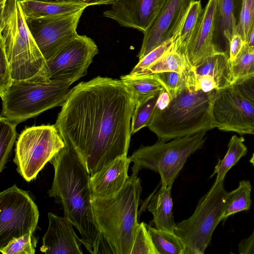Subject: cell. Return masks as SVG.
Returning <instances> with one entry per match:
<instances>
[{"label":"cell","mask_w":254,"mask_h":254,"mask_svg":"<svg viewBox=\"0 0 254 254\" xmlns=\"http://www.w3.org/2000/svg\"><path fill=\"white\" fill-rule=\"evenodd\" d=\"M224 181L213 184L199 199L192 214L176 224L174 232L181 240L185 254H203L213 233L222 221L226 196Z\"/></svg>","instance_id":"ba28073f"},{"label":"cell","mask_w":254,"mask_h":254,"mask_svg":"<svg viewBox=\"0 0 254 254\" xmlns=\"http://www.w3.org/2000/svg\"><path fill=\"white\" fill-rule=\"evenodd\" d=\"M193 69L197 75H208L216 82L218 89L233 83L229 57L225 52L215 54L202 61Z\"/></svg>","instance_id":"603a6c76"},{"label":"cell","mask_w":254,"mask_h":254,"mask_svg":"<svg viewBox=\"0 0 254 254\" xmlns=\"http://www.w3.org/2000/svg\"><path fill=\"white\" fill-rule=\"evenodd\" d=\"M172 46L173 39L172 38L157 47L139 60L129 74L136 75L145 69L170 50Z\"/></svg>","instance_id":"d590c367"},{"label":"cell","mask_w":254,"mask_h":254,"mask_svg":"<svg viewBox=\"0 0 254 254\" xmlns=\"http://www.w3.org/2000/svg\"><path fill=\"white\" fill-rule=\"evenodd\" d=\"M25 16L37 18L64 15L85 9L89 5L78 1L50 2L20 0Z\"/></svg>","instance_id":"ffe728a7"},{"label":"cell","mask_w":254,"mask_h":254,"mask_svg":"<svg viewBox=\"0 0 254 254\" xmlns=\"http://www.w3.org/2000/svg\"><path fill=\"white\" fill-rule=\"evenodd\" d=\"M206 132L141 146L129 156L132 174L137 175L143 169L152 170L160 175L161 187L172 188L188 158L202 147Z\"/></svg>","instance_id":"52a82bcc"},{"label":"cell","mask_w":254,"mask_h":254,"mask_svg":"<svg viewBox=\"0 0 254 254\" xmlns=\"http://www.w3.org/2000/svg\"><path fill=\"white\" fill-rule=\"evenodd\" d=\"M230 64L233 83L254 76V48L245 43L236 59Z\"/></svg>","instance_id":"f1b7e54d"},{"label":"cell","mask_w":254,"mask_h":254,"mask_svg":"<svg viewBox=\"0 0 254 254\" xmlns=\"http://www.w3.org/2000/svg\"><path fill=\"white\" fill-rule=\"evenodd\" d=\"M49 225L42 239L40 251L45 254H82L81 239L76 234L73 225L65 217L51 212L48 214Z\"/></svg>","instance_id":"e0dca14e"},{"label":"cell","mask_w":254,"mask_h":254,"mask_svg":"<svg viewBox=\"0 0 254 254\" xmlns=\"http://www.w3.org/2000/svg\"><path fill=\"white\" fill-rule=\"evenodd\" d=\"M39 213L28 193L14 185L0 193V248L12 239L33 234Z\"/></svg>","instance_id":"30bf717a"},{"label":"cell","mask_w":254,"mask_h":254,"mask_svg":"<svg viewBox=\"0 0 254 254\" xmlns=\"http://www.w3.org/2000/svg\"><path fill=\"white\" fill-rule=\"evenodd\" d=\"M36 244L33 234H26L12 239L0 251L3 254H34Z\"/></svg>","instance_id":"d6a6232c"},{"label":"cell","mask_w":254,"mask_h":254,"mask_svg":"<svg viewBox=\"0 0 254 254\" xmlns=\"http://www.w3.org/2000/svg\"><path fill=\"white\" fill-rule=\"evenodd\" d=\"M0 5V46L5 51L12 80L50 81L47 61L28 28L20 0H6Z\"/></svg>","instance_id":"277c9868"},{"label":"cell","mask_w":254,"mask_h":254,"mask_svg":"<svg viewBox=\"0 0 254 254\" xmlns=\"http://www.w3.org/2000/svg\"><path fill=\"white\" fill-rule=\"evenodd\" d=\"M141 192L140 179L132 174L115 195L107 198L91 196L95 224L108 254H130L139 224L138 208Z\"/></svg>","instance_id":"3957f363"},{"label":"cell","mask_w":254,"mask_h":254,"mask_svg":"<svg viewBox=\"0 0 254 254\" xmlns=\"http://www.w3.org/2000/svg\"><path fill=\"white\" fill-rule=\"evenodd\" d=\"M238 252L241 254H254V228L250 236L240 242Z\"/></svg>","instance_id":"60d3db41"},{"label":"cell","mask_w":254,"mask_h":254,"mask_svg":"<svg viewBox=\"0 0 254 254\" xmlns=\"http://www.w3.org/2000/svg\"><path fill=\"white\" fill-rule=\"evenodd\" d=\"M250 162L254 166V153H253V154L250 160Z\"/></svg>","instance_id":"f6af8a7d"},{"label":"cell","mask_w":254,"mask_h":254,"mask_svg":"<svg viewBox=\"0 0 254 254\" xmlns=\"http://www.w3.org/2000/svg\"><path fill=\"white\" fill-rule=\"evenodd\" d=\"M161 92L142 105L135 107L131 119V135L136 133L142 128L147 127Z\"/></svg>","instance_id":"4dcf8cb0"},{"label":"cell","mask_w":254,"mask_h":254,"mask_svg":"<svg viewBox=\"0 0 254 254\" xmlns=\"http://www.w3.org/2000/svg\"><path fill=\"white\" fill-rule=\"evenodd\" d=\"M0 96L11 86L13 82L11 69L5 51L0 46Z\"/></svg>","instance_id":"8d00e7d4"},{"label":"cell","mask_w":254,"mask_h":254,"mask_svg":"<svg viewBox=\"0 0 254 254\" xmlns=\"http://www.w3.org/2000/svg\"><path fill=\"white\" fill-rule=\"evenodd\" d=\"M211 115L215 127L224 131L242 132L254 126V105L234 84L217 90Z\"/></svg>","instance_id":"4fadbf2b"},{"label":"cell","mask_w":254,"mask_h":254,"mask_svg":"<svg viewBox=\"0 0 254 254\" xmlns=\"http://www.w3.org/2000/svg\"><path fill=\"white\" fill-rule=\"evenodd\" d=\"M192 67L186 55L173 50L172 47L158 60L136 75L151 74L167 71L182 73L187 67Z\"/></svg>","instance_id":"4316f807"},{"label":"cell","mask_w":254,"mask_h":254,"mask_svg":"<svg viewBox=\"0 0 254 254\" xmlns=\"http://www.w3.org/2000/svg\"><path fill=\"white\" fill-rule=\"evenodd\" d=\"M135 107L121 79L98 76L71 89L55 126L92 176L127 156Z\"/></svg>","instance_id":"6da1fadb"},{"label":"cell","mask_w":254,"mask_h":254,"mask_svg":"<svg viewBox=\"0 0 254 254\" xmlns=\"http://www.w3.org/2000/svg\"><path fill=\"white\" fill-rule=\"evenodd\" d=\"M254 24V0H242L237 31L247 43Z\"/></svg>","instance_id":"836d02e7"},{"label":"cell","mask_w":254,"mask_h":254,"mask_svg":"<svg viewBox=\"0 0 254 254\" xmlns=\"http://www.w3.org/2000/svg\"><path fill=\"white\" fill-rule=\"evenodd\" d=\"M17 124L1 115L0 117V172L4 169L16 138Z\"/></svg>","instance_id":"f546056e"},{"label":"cell","mask_w":254,"mask_h":254,"mask_svg":"<svg viewBox=\"0 0 254 254\" xmlns=\"http://www.w3.org/2000/svg\"><path fill=\"white\" fill-rule=\"evenodd\" d=\"M130 157L117 158L101 170L90 176L91 196L107 198L117 194L128 179Z\"/></svg>","instance_id":"ac0fdd59"},{"label":"cell","mask_w":254,"mask_h":254,"mask_svg":"<svg viewBox=\"0 0 254 254\" xmlns=\"http://www.w3.org/2000/svg\"><path fill=\"white\" fill-rule=\"evenodd\" d=\"M50 161L54 176L49 195L62 204L64 217L78 231L86 250L92 254H104V244L92 212L90 175L76 153L66 145Z\"/></svg>","instance_id":"7a4b0ae2"},{"label":"cell","mask_w":254,"mask_h":254,"mask_svg":"<svg viewBox=\"0 0 254 254\" xmlns=\"http://www.w3.org/2000/svg\"><path fill=\"white\" fill-rule=\"evenodd\" d=\"M50 2H62L67 1H78L87 4L89 6L94 5L112 4L116 0H36Z\"/></svg>","instance_id":"b9f144b4"},{"label":"cell","mask_w":254,"mask_h":254,"mask_svg":"<svg viewBox=\"0 0 254 254\" xmlns=\"http://www.w3.org/2000/svg\"><path fill=\"white\" fill-rule=\"evenodd\" d=\"M219 0H208L202 9L195 33L187 50L188 59L195 67L219 51L213 43Z\"/></svg>","instance_id":"2e32d148"},{"label":"cell","mask_w":254,"mask_h":254,"mask_svg":"<svg viewBox=\"0 0 254 254\" xmlns=\"http://www.w3.org/2000/svg\"><path fill=\"white\" fill-rule=\"evenodd\" d=\"M121 81L132 95L138 107L160 92L164 88L154 74L121 76Z\"/></svg>","instance_id":"7402d4cb"},{"label":"cell","mask_w":254,"mask_h":254,"mask_svg":"<svg viewBox=\"0 0 254 254\" xmlns=\"http://www.w3.org/2000/svg\"><path fill=\"white\" fill-rule=\"evenodd\" d=\"M193 0H167L151 27L144 34L139 60L172 39L190 2Z\"/></svg>","instance_id":"9a60e30c"},{"label":"cell","mask_w":254,"mask_h":254,"mask_svg":"<svg viewBox=\"0 0 254 254\" xmlns=\"http://www.w3.org/2000/svg\"><path fill=\"white\" fill-rule=\"evenodd\" d=\"M252 186L248 180H242L239 182L238 187L230 192H228L226 196L224 211L222 221L237 213L249 210L251 206Z\"/></svg>","instance_id":"484cf974"},{"label":"cell","mask_w":254,"mask_h":254,"mask_svg":"<svg viewBox=\"0 0 254 254\" xmlns=\"http://www.w3.org/2000/svg\"><path fill=\"white\" fill-rule=\"evenodd\" d=\"M70 85L55 80L45 82L13 80L0 96L1 116L17 125L47 110L62 106L71 90Z\"/></svg>","instance_id":"8992f818"},{"label":"cell","mask_w":254,"mask_h":254,"mask_svg":"<svg viewBox=\"0 0 254 254\" xmlns=\"http://www.w3.org/2000/svg\"><path fill=\"white\" fill-rule=\"evenodd\" d=\"M202 11L200 0L190 2L172 38L173 50L187 57V48L195 33Z\"/></svg>","instance_id":"44dd1931"},{"label":"cell","mask_w":254,"mask_h":254,"mask_svg":"<svg viewBox=\"0 0 254 254\" xmlns=\"http://www.w3.org/2000/svg\"><path fill=\"white\" fill-rule=\"evenodd\" d=\"M130 254H159L143 222L139 224Z\"/></svg>","instance_id":"e575fe53"},{"label":"cell","mask_w":254,"mask_h":254,"mask_svg":"<svg viewBox=\"0 0 254 254\" xmlns=\"http://www.w3.org/2000/svg\"><path fill=\"white\" fill-rule=\"evenodd\" d=\"M233 84L241 94L254 105V76L237 80Z\"/></svg>","instance_id":"74e56055"},{"label":"cell","mask_w":254,"mask_h":254,"mask_svg":"<svg viewBox=\"0 0 254 254\" xmlns=\"http://www.w3.org/2000/svg\"><path fill=\"white\" fill-rule=\"evenodd\" d=\"M146 227L159 254H185V247L175 232L157 229L147 224Z\"/></svg>","instance_id":"83f0119b"},{"label":"cell","mask_w":254,"mask_h":254,"mask_svg":"<svg viewBox=\"0 0 254 254\" xmlns=\"http://www.w3.org/2000/svg\"><path fill=\"white\" fill-rule=\"evenodd\" d=\"M234 9V0H219L213 38L214 44L219 51H221L218 46L220 36L229 43L237 32Z\"/></svg>","instance_id":"cb8c5ba5"},{"label":"cell","mask_w":254,"mask_h":254,"mask_svg":"<svg viewBox=\"0 0 254 254\" xmlns=\"http://www.w3.org/2000/svg\"><path fill=\"white\" fill-rule=\"evenodd\" d=\"M249 47L254 48V24L253 25L248 42L246 43Z\"/></svg>","instance_id":"7bdbcfd3"},{"label":"cell","mask_w":254,"mask_h":254,"mask_svg":"<svg viewBox=\"0 0 254 254\" xmlns=\"http://www.w3.org/2000/svg\"><path fill=\"white\" fill-rule=\"evenodd\" d=\"M245 42L240 34L237 31L229 42V61L230 63L233 62L242 51Z\"/></svg>","instance_id":"f35d334b"},{"label":"cell","mask_w":254,"mask_h":254,"mask_svg":"<svg viewBox=\"0 0 254 254\" xmlns=\"http://www.w3.org/2000/svg\"><path fill=\"white\" fill-rule=\"evenodd\" d=\"M196 76L198 87L203 92H209L218 89L216 81L210 75L196 74Z\"/></svg>","instance_id":"ab89813d"},{"label":"cell","mask_w":254,"mask_h":254,"mask_svg":"<svg viewBox=\"0 0 254 254\" xmlns=\"http://www.w3.org/2000/svg\"><path fill=\"white\" fill-rule=\"evenodd\" d=\"M243 137L234 135L231 138L228 150L222 159H219L210 178L216 175L213 184L223 182L227 172L247 153V147L244 143Z\"/></svg>","instance_id":"d4e9b609"},{"label":"cell","mask_w":254,"mask_h":254,"mask_svg":"<svg viewBox=\"0 0 254 254\" xmlns=\"http://www.w3.org/2000/svg\"><path fill=\"white\" fill-rule=\"evenodd\" d=\"M171 189L161 187L151 197L147 208L153 215L152 221L155 228L174 233L176 224L173 214Z\"/></svg>","instance_id":"d6986e66"},{"label":"cell","mask_w":254,"mask_h":254,"mask_svg":"<svg viewBox=\"0 0 254 254\" xmlns=\"http://www.w3.org/2000/svg\"><path fill=\"white\" fill-rule=\"evenodd\" d=\"M167 0H116L103 16L120 26L143 34L151 27Z\"/></svg>","instance_id":"5bb4252c"},{"label":"cell","mask_w":254,"mask_h":254,"mask_svg":"<svg viewBox=\"0 0 254 254\" xmlns=\"http://www.w3.org/2000/svg\"><path fill=\"white\" fill-rule=\"evenodd\" d=\"M98 53V47L91 38L78 34L47 61L50 80L72 84L86 74Z\"/></svg>","instance_id":"8fae6325"},{"label":"cell","mask_w":254,"mask_h":254,"mask_svg":"<svg viewBox=\"0 0 254 254\" xmlns=\"http://www.w3.org/2000/svg\"><path fill=\"white\" fill-rule=\"evenodd\" d=\"M188 68L182 73L167 71L154 73L167 90L171 99L174 98L186 85Z\"/></svg>","instance_id":"1f68e13d"},{"label":"cell","mask_w":254,"mask_h":254,"mask_svg":"<svg viewBox=\"0 0 254 254\" xmlns=\"http://www.w3.org/2000/svg\"><path fill=\"white\" fill-rule=\"evenodd\" d=\"M85 9L50 17H26L27 25L46 61L78 35L80 18Z\"/></svg>","instance_id":"7c38bea8"},{"label":"cell","mask_w":254,"mask_h":254,"mask_svg":"<svg viewBox=\"0 0 254 254\" xmlns=\"http://www.w3.org/2000/svg\"><path fill=\"white\" fill-rule=\"evenodd\" d=\"M242 134H251L254 135V126L243 131Z\"/></svg>","instance_id":"ee69618b"},{"label":"cell","mask_w":254,"mask_h":254,"mask_svg":"<svg viewBox=\"0 0 254 254\" xmlns=\"http://www.w3.org/2000/svg\"><path fill=\"white\" fill-rule=\"evenodd\" d=\"M216 91L204 92L187 82L165 108L153 112L147 127L162 141L215 128L211 108Z\"/></svg>","instance_id":"5b68a950"},{"label":"cell","mask_w":254,"mask_h":254,"mask_svg":"<svg viewBox=\"0 0 254 254\" xmlns=\"http://www.w3.org/2000/svg\"><path fill=\"white\" fill-rule=\"evenodd\" d=\"M65 146L55 125L25 128L19 136L15 149L13 161L18 173L26 181H32Z\"/></svg>","instance_id":"9c48e42d"}]
</instances>
